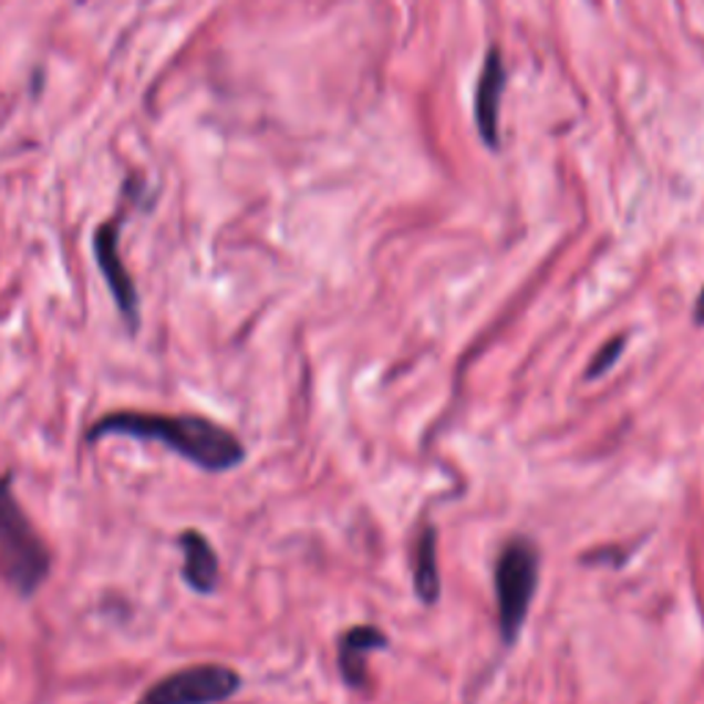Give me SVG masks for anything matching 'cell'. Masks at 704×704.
<instances>
[{
	"instance_id": "cell-8",
	"label": "cell",
	"mask_w": 704,
	"mask_h": 704,
	"mask_svg": "<svg viewBox=\"0 0 704 704\" xmlns=\"http://www.w3.org/2000/svg\"><path fill=\"white\" fill-rule=\"evenodd\" d=\"M182 556H185V565H182V576H185L187 587L196 589V592L207 594L218 587L220 576V561L218 553L213 550V545L207 542V537L198 531H185L179 537Z\"/></svg>"
},
{
	"instance_id": "cell-7",
	"label": "cell",
	"mask_w": 704,
	"mask_h": 704,
	"mask_svg": "<svg viewBox=\"0 0 704 704\" xmlns=\"http://www.w3.org/2000/svg\"><path fill=\"white\" fill-rule=\"evenodd\" d=\"M504 83L507 75H504L501 53L490 50L479 75V89H476V127L490 146H498V107H501Z\"/></svg>"
},
{
	"instance_id": "cell-10",
	"label": "cell",
	"mask_w": 704,
	"mask_h": 704,
	"mask_svg": "<svg viewBox=\"0 0 704 704\" xmlns=\"http://www.w3.org/2000/svg\"><path fill=\"white\" fill-rule=\"evenodd\" d=\"M622 350H624V339H614V342L605 344V348L600 350L598 355H594L592 366H589V372H587V380H594V377H600V374L609 372V369L617 363V358L622 355Z\"/></svg>"
},
{
	"instance_id": "cell-1",
	"label": "cell",
	"mask_w": 704,
	"mask_h": 704,
	"mask_svg": "<svg viewBox=\"0 0 704 704\" xmlns=\"http://www.w3.org/2000/svg\"><path fill=\"white\" fill-rule=\"evenodd\" d=\"M105 435H130V438L157 441L172 452L198 465L209 474H224L246 459V446L231 429L209 422L204 416H166V413L118 411L100 418L91 427L89 441Z\"/></svg>"
},
{
	"instance_id": "cell-9",
	"label": "cell",
	"mask_w": 704,
	"mask_h": 704,
	"mask_svg": "<svg viewBox=\"0 0 704 704\" xmlns=\"http://www.w3.org/2000/svg\"><path fill=\"white\" fill-rule=\"evenodd\" d=\"M413 587L424 605H435L441 598V570H438V534L433 526L422 531L413 548Z\"/></svg>"
},
{
	"instance_id": "cell-5",
	"label": "cell",
	"mask_w": 704,
	"mask_h": 704,
	"mask_svg": "<svg viewBox=\"0 0 704 704\" xmlns=\"http://www.w3.org/2000/svg\"><path fill=\"white\" fill-rule=\"evenodd\" d=\"M94 253L118 311L127 320L130 331H135L138 328V292H135L133 278H130L127 267H124L122 257H118V220H107V224H102L96 229Z\"/></svg>"
},
{
	"instance_id": "cell-6",
	"label": "cell",
	"mask_w": 704,
	"mask_h": 704,
	"mask_svg": "<svg viewBox=\"0 0 704 704\" xmlns=\"http://www.w3.org/2000/svg\"><path fill=\"white\" fill-rule=\"evenodd\" d=\"M389 646V635L374 624H355L339 639V674L350 689L361 691L369 683V658Z\"/></svg>"
},
{
	"instance_id": "cell-4",
	"label": "cell",
	"mask_w": 704,
	"mask_h": 704,
	"mask_svg": "<svg viewBox=\"0 0 704 704\" xmlns=\"http://www.w3.org/2000/svg\"><path fill=\"white\" fill-rule=\"evenodd\" d=\"M240 674L220 663H198L179 669L152 685L138 704H218L240 689Z\"/></svg>"
},
{
	"instance_id": "cell-3",
	"label": "cell",
	"mask_w": 704,
	"mask_h": 704,
	"mask_svg": "<svg viewBox=\"0 0 704 704\" xmlns=\"http://www.w3.org/2000/svg\"><path fill=\"white\" fill-rule=\"evenodd\" d=\"M539 581V550L528 537H513L496 561L498 630L504 644H515L524 630Z\"/></svg>"
},
{
	"instance_id": "cell-11",
	"label": "cell",
	"mask_w": 704,
	"mask_h": 704,
	"mask_svg": "<svg viewBox=\"0 0 704 704\" xmlns=\"http://www.w3.org/2000/svg\"><path fill=\"white\" fill-rule=\"evenodd\" d=\"M696 322H700V325H704V292H702L700 303H696Z\"/></svg>"
},
{
	"instance_id": "cell-2",
	"label": "cell",
	"mask_w": 704,
	"mask_h": 704,
	"mask_svg": "<svg viewBox=\"0 0 704 704\" xmlns=\"http://www.w3.org/2000/svg\"><path fill=\"white\" fill-rule=\"evenodd\" d=\"M0 576L25 598L50 576V550L17 504L11 476L0 479Z\"/></svg>"
}]
</instances>
